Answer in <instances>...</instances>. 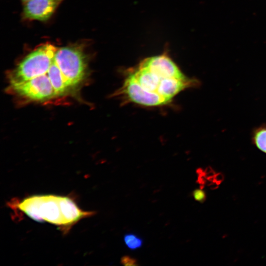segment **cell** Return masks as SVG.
Listing matches in <instances>:
<instances>
[{"label": "cell", "mask_w": 266, "mask_h": 266, "mask_svg": "<svg viewBox=\"0 0 266 266\" xmlns=\"http://www.w3.org/2000/svg\"><path fill=\"white\" fill-rule=\"evenodd\" d=\"M16 207L36 221L47 222L64 228L94 213L81 210L67 197L54 195L31 196L18 202Z\"/></svg>", "instance_id": "cell-1"}, {"label": "cell", "mask_w": 266, "mask_h": 266, "mask_svg": "<svg viewBox=\"0 0 266 266\" xmlns=\"http://www.w3.org/2000/svg\"><path fill=\"white\" fill-rule=\"evenodd\" d=\"M57 48L49 43L39 46L27 55L12 70L10 84L21 83L44 74L52 64Z\"/></svg>", "instance_id": "cell-2"}, {"label": "cell", "mask_w": 266, "mask_h": 266, "mask_svg": "<svg viewBox=\"0 0 266 266\" xmlns=\"http://www.w3.org/2000/svg\"><path fill=\"white\" fill-rule=\"evenodd\" d=\"M54 60L67 79L77 88L83 82L87 71V60L83 48L71 45L60 48Z\"/></svg>", "instance_id": "cell-3"}, {"label": "cell", "mask_w": 266, "mask_h": 266, "mask_svg": "<svg viewBox=\"0 0 266 266\" xmlns=\"http://www.w3.org/2000/svg\"><path fill=\"white\" fill-rule=\"evenodd\" d=\"M121 93L130 101L144 106H158L168 103L158 93L150 92L142 87L131 73L125 80Z\"/></svg>", "instance_id": "cell-4"}, {"label": "cell", "mask_w": 266, "mask_h": 266, "mask_svg": "<svg viewBox=\"0 0 266 266\" xmlns=\"http://www.w3.org/2000/svg\"><path fill=\"white\" fill-rule=\"evenodd\" d=\"M138 66L147 69L162 79L186 77L173 61L166 54L146 58Z\"/></svg>", "instance_id": "cell-5"}, {"label": "cell", "mask_w": 266, "mask_h": 266, "mask_svg": "<svg viewBox=\"0 0 266 266\" xmlns=\"http://www.w3.org/2000/svg\"><path fill=\"white\" fill-rule=\"evenodd\" d=\"M63 0H30L24 3L23 17L28 20L46 21Z\"/></svg>", "instance_id": "cell-6"}, {"label": "cell", "mask_w": 266, "mask_h": 266, "mask_svg": "<svg viewBox=\"0 0 266 266\" xmlns=\"http://www.w3.org/2000/svg\"><path fill=\"white\" fill-rule=\"evenodd\" d=\"M199 85L198 80L186 76L181 78H165L160 83L158 93L169 102L175 96L185 89L198 87Z\"/></svg>", "instance_id": "cell-7"}, {"label": "cell", "mask_w": 266, "mask_h": 266, "mask_svg": "<svg viewBox=\"0 0 266 266\" xmlns=\"http://www.w3.org/2000/svg\"><path fill=\"white\" fill-rule=\"evenodd\" d=\"M131 74L144 89L158 93L160 83L163 79L147 69L139 66Z\"/></svg>", "instance_id": "cell-8"}, {"label": "cell", "mask_w": 266, "mask_h": 266, "mask_svg": "<svg viewBox=\"0 0 266 266\" xmlns=\"http://www.w3.org/2000/svg\"><path fill=\"white\" fill-rule=\"evenodd\" d=\"M251 140L256 148L266 154V124H262L253 129Z\"/></svg>", "instance_id": "cell-9"}, {"label": "cell", "mask_w": 266, "mask_h": 266, "mask_svg": "<svg viewBox=\"0 0 266 266\" xmlns=\"http://www.w3.org/2000/svg\"><path fill=\"white\" fill-rule=\"evenodd\" d=\"M126 246L131 250H135L142 245V239L133 233L126 234L124 237Z\"/></svg>", "instance_id": "cell-10"}, {"label": "cell", "mask_w": 266, "mask_h": 266, "mask_svg": "<svg viewBox=\"0 0 266 266\" xmlns=\"http://www.w3.org/2000/svg\"><path fill=\"white\" fill-rule=\"evenodd\" d=\"M194 199L200 202H203L206 199V194L201 189H196L193 192Z\"/></svg>", "instance_id": "cell-11"}, {"label": "cell", "mask_w": 266, "mask_h": 266, "mask_svg": "<svg viewBox=\"0 0 266 266\" xmlns=\"http://www.w3.org/2000/svg\"><path fill=\"white\" fill-rule=\"evenodd\" d=\"M121 263L124 266H136L138 265L135 259L128 256H123L121 258Z\"/></svg>", "instance_id": "cell-12"}, {"label": "cell", "mask_w": 266, "mask_h": 266, "mask_svg": "<svg viewBox=\"0 0 266 266\" xmlns=\"http://www.w3.org/2000/svg\"><path fill=\"white\" fill-rule=\"evenodd\" d=\"M29 0H22V1L23 2H24V3L27 2V1H29Z\"/></svg>", "instance_id": "cell-13"}]
</instances>
